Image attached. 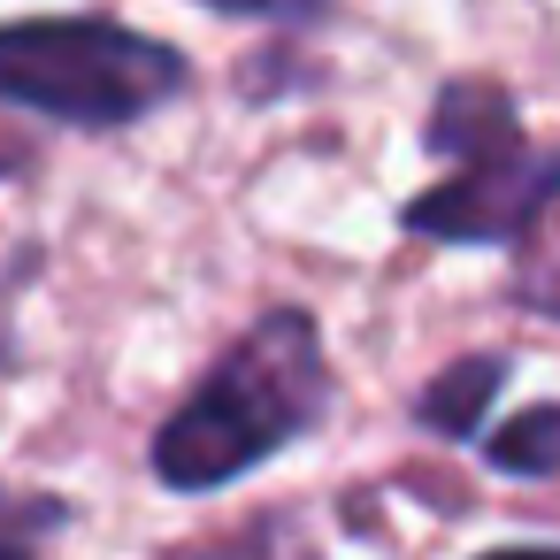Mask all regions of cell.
<instances>
[{
    "instance_id": "6da1fadb",
    "label": "cell",
    "mask_w": 560,
    "mask_h": 560,
    "mask_svg": "<svg viewBox=\"0 0 560 560\" xmlns=\"http://www.w3.org/2000/svg\"><path fill=\"white\" fill-rule=\"evenodd\" d=\"M330 407V361L300 307H269L162 422L154 476L170 491H223L292 438H307Z\"/></svg>"
},
{
    "instance_id": "7a4b0ae2",
    "label": "cell",
    "mask_w": 560,
    "mask_h": 560,
    "mask_svg": "<svg viewBox=\"0 0 560 560\" xmlns=\"http://www.w3.org/2000/svg\"><path fill=\"white\" fill-rule=\"evenodd\" d=\"M185 93V55L108 24V16H47V24H0V101L78 124V131H116L154 116L162 101Z\"/></svg>"
},
{
    "instance_id": "3957f363",
    "label": "cell",
    "mask_w": 560,
    "mask_h": 560,
    "mask_svg": "<svg viewBox=\"0 0 560 560\" xmlns=\"http://www.w3.org/2000/svg\"><path fill=\"white\" fill-rule=\"evenodd\" d=\"M560 208V147H491L468 154L445 185L407 200V231L415 238H453V246H522L545 215Z\"/></svg>"
},
{
    "instance_id": "277c9868",
    "label": "cell",
    "mask_w": 560,
    "mask_h": 560,
    "mask_svg": "<svg viewBox=\"0 0 560 560\" xmlns=\"http://www.w3.org/2000/svg\"><path fill=\"white\" fill-rule=\"evenodd\" d=\"M514 139H522V108H514V93H499L483 78H453L438 93V108H430V131H422V147L430 154H453V162L491 154V147H514Z\"/></svg>"
},
{
    "instance_id": "5b68a950",
    "label": "cell",
    "mask_w": 560,
    "mask_h": 560,
    "mask_svg": "<svg viewBox=\"0 0 560 560\" xmlns=\"http://www.w3.org/2000/svg\"><path fill=\"white\" fill-rule=\"evenodd\" d=\"M499 376H506V361H499V353H468V361L438 369V376H430V392L415 399V422H422V430H438V438H468V430L483 422V399L499 392Z\"/></svg>"
},
{
    "instance_id": "8992f818",
    "label": "cell",
    "mask_w": 560,
    "mask_h": 560,
    "mask_svg": "<svg viewBox=\"0 0 560 560\" xmlns=\"http://www.w3.org/2000/svg\"><path fill=\"white\" fill-rule=\"evenodd\" d=\"M483 460L499 476H560V407H522L514 422H499Z\"/></svg>"
},
{
    "instance_id": "52a82bcc",
    "label": "cell",
    "mask_w": 560,
    "mask_h": 560,
    "mask_svg": "<svg viewBox=\"0 0 560 560\" xmlns=\"http://www.w3.org/2000/svg\"><path fill=\"white\" fill-rule=\"evenodd\" d=\"M514 300L529 315H560V208L522 238V269H514Z\"/></svg>"
},
{
    "instance_id": "ba28073f",
    "label": "cell",
    "mask_w": 560,
    "mask_h": 560,
    "mask_svg": "<svg viewBox=\"0 0 560 560\" xmlns=\"http://www.w3.org/2000/svg\"><path fill=\"white\" fill-rule=\"evenodd\" d=\"M185 560H315L307 552V537H300V522H246L238 537H223V545H200V552H185Z\"/></svg>"
},
{
    "instance_id": "9c48e42d",
    "label": "cell",
    "mask_w": 560,
    "mask_h": 560,
    "mask_svg": "<svg viewBox=\"0 0 560 560\" xmlns=\"http://www.w3.org/2000/svg\"><path fill=\"white\" fill-rule=\"evenodd\" d=\"M55 522H62L55 499H9V491H0V560H39L32 537L55 529Z\"/></svg>"
},
{
    "instance_id": "30bf717a",
    "label": "cell",
    "mask_w": 560,
    "mask_h": 560,
    "mask_svg": "<svg viewBox=\"0 0 560 560\" xmlns=\"http://www.w3.org/2000/svg\"><path fill=\"white\" fill-rule=\"evenodd\" d=\"M208 9L246 16V24H300V16H315V9H323V0H208Z\"/></svg>"
},
{
    "instance_id": "8fae6325",
    "label": "cell",
    "mask_w": 560,
    "mask_h": 560,
    "mask_svg": "<svg viewBox=\"0 0 560 560\" xmlns=\"http://www.w3.org/2000/svg\"><path fill=\"white\" fill-rule=\"evenodd\" d=\"M16 170H32V147L16 131H0V177H16Z\"/></svg>"
},
{
    "instance_id": "7c38bea8",
    "label": "cell",
    "mask_w": 560,
    "mask_h": 560,
    "mask_svg": "<svg viewBox=\"0 0 560 560\" xmlns=\"http://www.w3.org/2000/svg\"><path fill=\"white\" fill-rule=\"evenodd\" d=\"M476 560H560V545H506V552H476Z\"/></svg>"
}]
</instances>
